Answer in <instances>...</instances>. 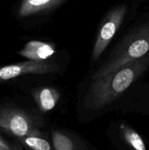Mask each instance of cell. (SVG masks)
<instances>
[{
	"mask_svg": "<svg viewBox=\"0 0 149 150\" xmlns=\"http://www.w3.org/2000/svg\"><path fill=\"white\" fill-rule=\"evenodd\" d=\"M149 67V53L131 61L115 71L92 81L86 105L93 111L102 109L119 98Z\"/></svg>",
	"mask_w": 149,
	"mask_h": 150,
	"instance_id": "6da1fadb",
	"label": "cell"
},
{
	"mask_svg": "<svg viewBox=\"0 0 149 150\" xmlns=\"http://www.w3.org/2000/svg\"><path fill=\"white\" fill-rule=\"evenodd\" d=\"M149 53V19L130 29L118 42L107 59L92 76L99 79L115 71L131 61Z\"/></svg>",
	"mask_w": 149,
	"mask_h": 150,
	"instance_id": "7a4b0ae2",
	"label": "cell"
},
{
	"mask_svg": "<svg viewBox=\"0 0 149 150\" xmlns=\"http://www.w3.org/2000/svg\"><path fill=\"white\" fill-rule=\"evenodd\" d=\"M0 130L18 139L27 136H42L29 114L7 105H0Z\"/></svg>",
	"mask_w": 149,
	"mask_h": 150,
	"instance_id": "3957f363",
	"label": "cell"
},
{
	"mask_svg": "<svg viewBox=\"0 0 149 150\" xmlns=\"http://www.w3.org/2000/svg\"><path fill=\"white\" fill-rule=\"evenodd\" d=\"M127 10L126 4H119L108 12L96 35L92 49L91 62H95L103 54L122 24Z\"/></svg>",
	"mask_w": 149,
	"mask_h": 150,
	"instance_id": "277c9868",
	"label": "cell"
},
{
	"mask_svg": "<svg viewBox=\"0 0 149 150\" xmlns=\"http://www.w3.org/2000/svg\"><path fill=\"white\" fill-rule=\"evenodd\" d=\"M59 67L53 62L34 61L26 62L0 67V82L26 74H48L58 71Z\"/></svg>",
	"mask_w": 149,
	"mask_h": 150,
	"instance_id": "5b68a950",
	"label": "cell"
},
{
	"mask_svg": "<svg viewBox=\"0 0 149 150\" xmlns=\"http://www.w3.org/2000/svg\"><path fill=\"white\" fill-rule=\"evenodd\" d=\"M65 0H22L18 10V17L27 18L44 14L55 10Z\"/></svg>",
	"mask_w": 149,
	"mask_h": 150,
	"instance_id": "8992f818",
	"label": "cell"
},
{
	"mask_svg": "<svg viewBox=\"0 0 149 150\" xmlns=\"http://www.w3.org/2000/svg\"><path fill=\"white\" fill-rule=\"evenodd\" d=\"M18 54L34 61H45L55 53L53 46L47 42L32 40L27 42Z\"/></svg>",
	"mask_w": 149,
	"mask_h": 150,
	"instance_id": "52a82bcc",
	"label": "cell"
},
{
	"mask_svg": "<svg viewBox=\"0 0 149 150\" xmlns=\"http://www.w3.org/2000/svg\"><path fill=\"white\" fill-rule=\"evenodd\" d=\"M59 98L58 91L52 87L39 88L34 92V98L39 109L43 112L53 109Z\"/></svg>",
	"mask_w": 149,
	"mask_h": 150,
	"instance_id": "ba28073f",
	"label": "cell"
},
{
	"mask_svg": "<svg viewBox=\"0 0 149 150\" xmlns=\"http://www.w3.org/2000/svg\"><path fill=\"white\" fill-rule=\"evenodd\" d=\"M120 130L124 140L132 149L137 150L146 149L145 144L141 136L129 126L126 124H121L120 125Z\"/></svg>",
	"mask_w": 149,
	"mask_h": 150,
	"instance_id": "9c48e42d",
	"label": "cell"
},
{
	"mask_svg": "<svg viewBox=\"0 0 149 150\" xmlns=\"http://www.w3.org/2000/svg\"><path fill=\"white\" fill-rule=\"evenodd\" d=\"M52 142L54 149L56 150H73L76 149L72 139L65 133L58 130L52 133Z\"/></svg>",
	"mask_w": 149,
	"mask_h": 150,
	"instance_id": "30bf717a",
	"label": "cell"
},
{
	"mask_svg": "<svg viewBox=\"0 0 149 150\" xmlns=\"http://www.w3.org/2000/svg\"><path fill=\"white\" fill-rule=\"evenodd\" d=\"M27 147L34 150H50L51 144L41 136H27L18 139Z\"/></svg>",
	"mask_w": 149,
	"mask_h": 150,
	"instance_id": "8fae6325",
	"label": "cell"
},
{
	"mask_svg": "<svg viewBox=\"0 0 149 150\" xmlns=\"http://www.w3.org/2000/svg\"><path fill=\"white\" fill-rule=\"evenodd\" d=\"M18 149H20V146H17L14 144L7 142L0 136V150H14Z\"/></svg>",
	"mask_w": 149,
	"mask_h": 150,
	"instance_id": "7c38bea8",
	"label": "cell"
}]
</instances>
